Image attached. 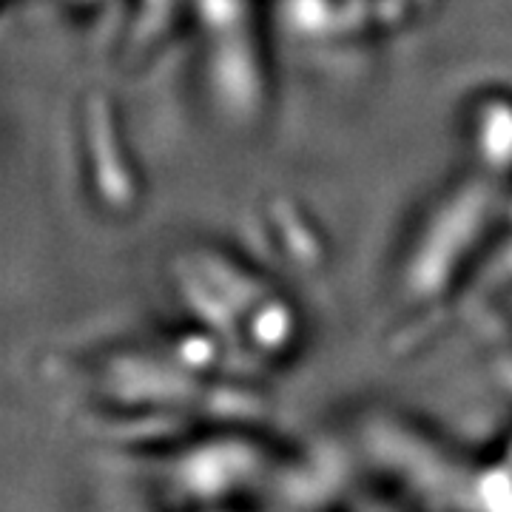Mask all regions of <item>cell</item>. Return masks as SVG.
Instances as JSON below:
<instances>
[{
    "label": "cell",
    "instance_id": "cell-4",
    "mask_svg": "<svg viewBox=\"0 0 512 512\" xmlns=\"http://www.w3.org/2000/svg\"><path fill=\"white\" fill-rule=\"evenodd\" d=\"M271 473H276L274 450L237 430L180 444L154 464V481L177 504H217L234 493H256Z\"/></svg>",
    "mask_w": 512,
    "mask_h": 512
},
{
    "label": "cell",
    "instance_id": "cell-2",
    "mask_svg": "<svg viewBox=\"0 0 512 512\" xmlns=\"http://www.w3.org/2000/svg\"><path fill=\"white\" fill-rule=\"evenodd\" d=\"M185 9L211 109L231 128H256L271 106V80L254 0H188Z\"/></svg>",
    "mask_w": 512,
    "mask_h": 512
},
{
    "label": "cell",
    "instance_id": "cell-3",
    "mask_svg": "<svg viewBox=\"0 0 512 512\" xmlns=\"http://www.w3.org/2000/svg\"><path fill=\"white\" fill-rule=\"evenodd\" d=\"M501 194L487 177H464L441 188L427 205L404 245L399 262V296L410 311H427L470 265L481 239L487 237Z\"/></svg>",
    "mask_w": 512,
    "mask_h": 512
},
{
    "label": "cell",
    "instance_id": "cell-5",
    "mask_svg": "<svg viewBox=\"0 0 512 512\" xmlns=\"http://www.w3.org/2000/svg\"><path fill=\"white\" fill-rule=\"evenodd\" d=\"M77 151L83 180L94 205L111 217H128L140 205L143 183L128 154V143L117 111L106 94L92 92L80 100L77 111Z\"/></svg>",
    "mask_w": 512,
    "mask_h": 512
},
{
    "label": "cell",
    "instance_id": "cell-1",
    "mask_svg": "<svg viewBox=\"0 0 512 512\" xmlns=\"http://www.w3.org/2000/svg\"><path fill=\"white\" fill-rule=\"evenodd\" d=\"M177 291L228 348L231 359L245 365H279L299 345V313L239 256L217 248H194L174 259Z\"/></svg>",
    "mask_w": 512,
    "mask_h": 512
}]
</instances>
